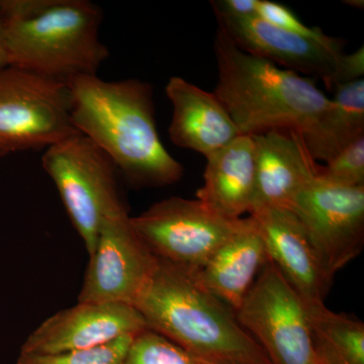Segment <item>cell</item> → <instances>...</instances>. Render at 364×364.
<instances>
[{"label":"cell","mask_w":364,"mask_h":364,"mask_svg":"<svg viewBox=\"0 0 364 364\" xmlns=\"http://www.w3.org/2000/svg\"><path fill=\"white\" fill-rule=\"evenodd\" d=\"M67 85L74 128L95 143L127 181L152 188L181 181L183 166L160 139L149 83L87 75Z\"/></svg>","instance_id":"cell-1"},{"label":"cell","mask_w":364,"mask_h":364,"mask_svg":"<svg viewBox=\"0 0 364 364\" xmlns=\"http://www.w3.org/2000/svg\"><path fill=\"white\" fill-rule=\"evenodd\" d=\"M133 306L147 329L208 363L272 364L234 311L203 286L196 268L157 258Z\"/></svg>","instance_id":"cell-2"},{"label":"cell","mask_w":364,"mask_h":364,"mask_svg":"<svg viewBox=\"0 0 364 364\" xmlns=\"http://www.w3.org/2000/svg\"><path fill=\"white\" fill-rule=\"evenodd\" d=\"M9 66L68 85L97 75L109 57L102 9L90 0H0Z\"/></svg>","instance_id":"cell-3"},{"label":"cell","mask_w":364,"mask_h":364,"mask_svg":"<svg viewBox=\"0 0 364 364\" xmlns=\"http://www.w3.org/2000/svg\"><path fill=\"white\" fill-rule=\"evenodd\" d=\"M214 48L219 73L214 93L240 135H304L330 105L313 79L243 51L220 26Z\"/></svg>","instance_id":"cell-4"},{"label":"cell","mask_w":364,"mask_h":364,"mask_svg":"<svg viewBox=\"0 0 364 364\" xmlns=\"http://www.w3.org/2000/svg\"><path fill=\"white\" fill-rule=\"evenodd\" d=\"M42 166L90 256L105 218L127 208L119 172L95 143L79 133L46 148Z\"/></svg>","instance_id":"cell-5"},{"label":"cell","mask_w":364,"mask_h":364,"mask_svg":"<svg viewBox=\"0 0 364 364\" xmlns=\"http://www.w3.org/2000/svg\"><path fill=\"white\" fill-rule=\"evenodd\" d=\"M236 318L272 364H318L305 301L268 260Z\"/></svg>","instance_id":"cell-6"},{"label":"cell","mask_w":364,"mask_h":364,"mask_svg":"<svg viewBox=\"0 0 364 364\" xmlns=\"http://www.w3.org/2000/svg\"><path fill=\"white\" fill-rule=\"evenodd\" d=\"M75 134L68 85L14 66L0 70V143L9 153L46 149Z\"/></svg>","instance_id":"cell-7"},{"label":"cell","mask_w":364,"mask_h":364,"mask_svg":"<svg viewBox=\"0 0 364 364\" xmlns=\"http://www.w3.org/2000/svg\"><path fill=\"white\" fill-rule=\"evenodd\" d=\"M215 215L198 198L171 196L131 217L150 252L159 259L200 269L243 225Z\"/></svg>","instance_id":"cell-8"},{"label":"cell","mask_w":364,"mask_h":364,"mask_svg":"<svg viewBox=\"0 0 364 364\" xmlns=\"http://www.w3.org/2000/svg\"><path fill=\"white\" fill-rule=\"evenodd\" d=\"M291 210L333 279L363 251L364 186H335L317 173L301 189Z\"/></svg>","instance_id":"cell-9"},{"label":"cell","mask_w":364,"mask_h":364,"mask_svg":"<svg viewBox=\"0 0 364 364\" xmlns=\"http://www.w3.org/2000/svg\"><path fill=\"white\" fill-rule=\"evenodd\" d=\"M90 258L78 296L83 303L134 306L157 263L136 233L128 208L105 218Z\"/></svg>","instance_id":"cell-10"},{"label":"cell","mask_w":364,"mask_h":364,"mask_svg":"<svg viewBox=\"0 0 364 364\" xmlns=\"http://www.w3.org/2000/svg\"><path fill=\"white\" fill-rule=\"evenodd\" d=\"M145 329V321L133 306L78 301L33 330L21 352L52 354L95 348Z\"/></svg>","instance_id":"cell-11"},{"label":"cell","mask_w":364,"mask_h":364,"mask_svg":"<svg viewBox=\"0 0 364 364\" xmlns=\"http://www.w3.org/2000/svg\"><path fill=\"white\" fill-rule=\"evenodd\" d=\"M269 260L308 306L324 305L333 282L293 210L260 208L249 214Z\"/></svg>","instance_id":"cell-12"},{"label":"cell","mask_w":364,"mask_h":364,"mask_svg":"<svg viewBox=\"0 0 364 364\" xmlns=\"http://www.w3.org/2000/svg\"><path fill=\"white\" fill-rule=\"evenodd\" d=\"M220 28L243 51L267 59L287 70L301 72L335 86L345 53L270 25L257 16L234 18L214 11Z\"/></svg>","instance_id":"cell-13"},{"label":"cell","mask_w":364,"mask_h":364,"mask_svg":"<svg viewBox=\"0 0 364 364\" xmlns=\"http://www.w3.org/2000/svg\"><path fill=\"white\" fill-rule=\"evenodd\" d=\"M252 136L255 186L249 214L260 208L291 210L301 189L317 176L318 165L301 134L268 131Z\"/></svg>","instance_id":"cell-14"},{"label":"cell","mask_w":364,"mask_h":364,"mask_svg":"<svg viewBox=\"0 0 364 364\" xmlns=\"http://www.w3.org/2000/svg\"><path fill=\"white\" fill-rule=\"evenodd\" d=\"M165 93L172 105L169 138L177 147L207 158L240 136L215 93L178 76L169 79Z\"/></svg>","instance_id":"cell-15"},{"label":"cell","mask_w":364,"mask_h":364,"mask_svg":"<svg viewBox=\"0 0 364 364\" xmlns=\"http://www.w3.org/2000/svg\"><path fill=\"white\" fill-rule=\"evenodd\" d=\"M254 186L255 144L252 135H240L208 155L196 198L215 215L235 221L250 212Z\"/></svg>","instance_id":"cell-16"},{"label":"cell","mask_w":364,"mask_h":364,"mask_svg":"<svg viewBox=\"0 0 364 364\" xmlns=\"http://www.w3.org/2000/svg\"><path fill=\"white\" fill-rule=\"evenodd\" d=\"M268 260L264 241L249 215L198 274L203 286L236 313Z\"/></svg>","instance_id":"cell-17"},{"label":"cell","mask_w":364,"mask_h":364,"mask_svg":"<svg viewBox=\"0 0 364 364\" xmlns=\"http://www.w3.org/2000/svg\"><path fill=\"white\" fill-rule=\"evenodd\" d=\"M334 97L310 131L301 135L314 160L327 162L364 135V79L335 86Z\"/></svg>","instance_id":"cell-18"},{"label":"cell","mask_w":364,"mask_h":364,"mask_svg":"<svg viewBox=\"0 0 364 364\" xmlns=\"http://www.w3.org/2000/svg\"><path fill=\"white\" fill-rule=\"evenodd\" d=\"M318 364H364V324L358 318L308 306Z\"/></svg>","instance_id":"cell-19"},{"label":"cell","mask_w":364,"mask_h":364,"mask_svg":"<svg viewBox=\"0 0 364 364\" xmlns=\"http://www.w3.org/2000/svg\"><path fill=\"white\" fill-rule=\"evenodd\" d=\"M122 364H210L167 339L145 329L135 335Z\"/></svg>","instance_id":"cell-20"},{"label":"cell","mask_w":364,"mask_h":364,"mask_svg":"<svg viewBox=\"0 0 364 364\" xmlns=\"http://www.w3.org/2000/svg\"><path fill=\"white\" fill-rule=\"evenodd\" d=\"M135 335H126L102 346L82 350L52 354L21 352L16 364H122Z\"/></svg>","instance_id":"cell-21"},{"label":"cell","mask_w":364,"mask_h":364,"mask_svg":"<svg viewBox=\"0 0 364 364\" xmlns=\"http://www.w3.org/2000/svg\"><path fill=\"white\" fill-rule=\"evenodd\" d=\"M326 164L318 167V176L323 181L346 188L364 186V135L352 141Z\"/></svg>","instance_id":"cell-22"},{"label":"cell","mask_w":364,"mask_h":364,"mask_svg":"<svg viewBox=\"0 0 364 364\" xmlns=\"http://www.w3.org/2000/svg\"><path fill=\"white\" fill-rule=\"evenodd\" d=\"M256 16L287 32L296 33L306 39L315 41L333 51L344 53V45L341 40L325 35L321 28L306 26L303 21L296 18V14L289 7L284 4L269 1V0H259Z\"/></svg>","instance_id":"cell-23"},{"label":"cell","mask_w":364,"mask_h":364,"mask_svg":"<svg viewBox=\"0 0 364 364\" xmlns=\"http://www.w3.org/2000/svg\"><path fill=\"white\" fill-rule=\"evenodd\" d=\"M363 74L364 47L361 46L355 52L351 53V54H344L342 56L336 85L358 80V79L363 78Z\"/></svg>","instance_id":"cell-24"},{"label":"cell","mask_w":364,"mask_h":364,"mask_svg":"<svg viewBox=\"0 0 364 364\" xmlns=\"http://www.w3.org/2000/svg\"><path fill=\"white\" fill-rule=\"evenodd\" d=\"M259 0H215L212 1L214 11L234 16V18H253L257 14Z\"/></svg>","instance_id":"cell-25"},{"label":"cell","mask_w":364,"mask_h":364,"mask_svg":"<svg viewBox=\"0 0 364 364\" xmlns=\"http://www.w3.org/2000/svg\"><path fill=\"white\" fill-rule=\"evenodd\" d=\"M9 66L6 46H4V33H2L1 20H0V70Z\"/></svg>","instance_id":"cell-26"},{"label":"cell","mask_w":364,"mask_h":364,"mask_svg":"<svg viewBox=\"0 0 364 364\" xmlns=\"http://www.w3.org/2000/svg\"><path fill=\"white\" fill-rule=\"evenodd\" d=\"M344 4H349L348 6H351L353 7H358V9H363V0H358V1H354V0H350V1H344Z\"/></svg>","instance_id":"cell-27"},{"label":"cell","mask_w":364,"mask_h":364,"mask_svg":"<svg viewBox=\"0 0 364 364\" xmlns=\"http://www.w3.org/2000/svg\"><path fill=\"white\" fill-rule=\"evenodd\" d=\"M210 364H249L243 363H236V361H215V363H210Z\"/></svg>","instance_id":"cell-28"},{"label":"cell","mask_w":364,"mask_h":364,"mask_svg":"<svg viewBox=\"0 0 364 364\" xmlns=\"http://www.w3.org/2000/svg\"><path fill=\"white\" fill-rule=\"evenodd\" d=\"M7 153H9V151H7L6 148L0 143V156H1V155H6Z\"/></svg>","instance_id":"cell-29"}]
</instances>
